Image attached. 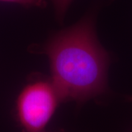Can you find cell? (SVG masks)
I'll list each match as a JSON object with an SVG mask.
<instances>
[{"label": "cell", "mask_w": 132, "mask_h": 132, "mask_svg": "<svg viewBox=\"0 0 132 132\" xmlns=\"http://www.w3.org/2000/svg\"><path fill=\"white\" fill-rule=\"evenodd\" d=\"M62 99L50 79L36 76L20 92L15 116L23 132H46Z\"/></svg>", "instance_id": "cell-2"}, {"label": "cell", "mask_w": 132, "mask_h": 132, "mask_svg": "<svg viewBox=\"0 0 132 132\" xmlns=\"http://www.w3.org/2000/svg\"><path fill=\"white\" fill-rule=\"evenodd\" d=\"M128 100L129 101H132V95L131 96H129V97H128Z\"/></svg>", "instance_id": "cell-5"}, {"label": "cell", "mask_w": 132, "mask_h": 132, "mask_svg": "<svg viewBox=\"0 0 132 132\" xmlns=\"http://www.w3.org/2000/svg\"><path fill=\"white\" fill-rule=\"evenodd\" d=\"M0 2H12L25 7H36L40 8H43L46 5L45 0H0Z\"/></svg>", "instance_id": "cell-4"}, {"label": "cell", "mask_w": 132, "mask_h": 132, "mask_svg": "<svg viewBox=\"0 0 132 132\" xmlns=\"http://www.w3.org/2000/svg\"><path fill=\"white\" fill-rule=\"evenodd\" d=\"M41 53L49 59L51 79L63 101L81 104L106 92L110 59L97 39L93 14L53 35Z\"/></svg>", "instance_id": "cell-1"}, {"label": "cell", "mask_w": 132, "mask_h": 132, "mask_svg": "<svg viewBox=\"0 0 132 132\" xmlns=\"http://www.w3.org/2000/svg\"><path fill=\"white\" fill-rule=\"evenodd\" d=\"M57 19L62 21L73 0H52Z\"/></svg>", "instance_id": "cell-3"}, {"label": "cell", "mask_w": 132, "mask_h": 132, "mask_svg": "<svg viewBox=\"0 0 132 132\" xmlns=\"http://www.w3.org/2000/svg\"><path fill=\"white\" fill-rule=\"evenodd\" d=\"M56 132H63V131H56Z\"/></svg>", "instance_id": "cell-6"}]
</instances>
